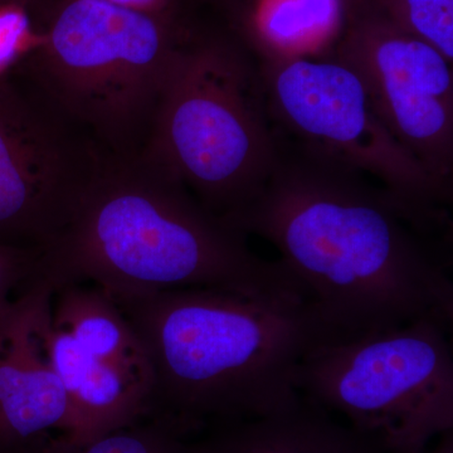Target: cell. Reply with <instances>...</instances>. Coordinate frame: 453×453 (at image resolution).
Returning a JSON list of instances; mask_svg holds the SVG:
<instances>
[{
  "label": "cell",
  "mask_w": 453,
  "mask_h": 453,
  "mask_svg": "<svg viewBox=\"0 0 453 453\" xmlns=\"http://www.w3.org/2000/svg\"><path fill=\"white\" fill-rule=\"evenodd\" d=\"M41 250L0 244V308L35 277Z\"/></svg>",
  "instance_id": "17"
},
{
  "label": "cell",
  "mask_w": 453,
  "mask_h": 453,
  "mask_svg": "<svg viewBox=\"0 0 453 453\" xmlns=\"http://www.w3.org/2000/svg\"><path fill=\"white\" fill-rule=\"evenodd\" d=\"M332 55L359 74L392 135L452 195V62L365 8L351 12Z\"/></svg>",
  "instance_id": "9"
},
{
  "label": "cell",
  "mask_w": 453,
  "mask_h": 453,
  "mask_svg": "<svg viewBox=\"0 0 453 453\" xmlns=\"http://www.w3.org/2000/svg\"><path fill=\"white\" fill-rule=\"evenodd\" d=\"M277 138L270 178L223 222L275 247L308 295L323 342L419 320L451 329L453 282L428 229L368 175Z\"/></svg>",
  "instance_id": "1"
},
{
  "label": "cell",
  "mask_w": 453,
  "mask_h": 453,
  "mask_svg": "<svg viewBox=\"0 0 453 453\" xmlns=\"http://www.w3.org/2000/svg\"><path fill=\"white\" fill-rule=\"evenodd\" d=\"M259 65L277 134L378 180L428 228L449 223L452 195L392 135L353 68L333 55Z\"/></svg>",
  "instance_id": "7"
},
{
  "label": "cell",
  "mask_w": 453,
  "mask_h": 453,
  "mask_svg": "<svg viewBox=\"0 0 453 453\" xmlns=\"http://www.w3.org/2000/svg\"><path fill=\"white\" fill-rule=\"evenodd\" d=\"M115 301L150 365L148 413L179 434L267 418L303 401L297 372L323 342L308 297L180 288Z\"/></svg>",
  "instance_id": "3"
},
{
  "label": "cell",
  "mask_w": 453,
  "mask_h": 453,
  "mask_svg": "<svg viewBox=\"0 0 453 453\" xmlns=\"http://www.w3.org/2000/svg\"><path fill=\"white\" fill-rule=\"evenodd\" d=\"M217 441L231 453H383L369 438L303 398L288 412L237 423Z\"/></svg>",
  "instance_id": "14"
},
{
  "label": "cell",
  "mask_w": 453,
  "mask_h": 453,
  "mask_svg": "<svg viewBox=\"0 0 453 453\" xmlns=\"http://www.w3.org/2000/svg\"><path fill=\"white\" fill-rule=\"evenodd\" d=\"M181 43L168 14L111 0H65L14 79L101 153L138 157Z\"/></svg>",
  "instance_id": "4"
},
{
  "label": "cell",
  "mask_w": 453,
  "mask_h": 453,
  "mask_svg": "<svg viewBox=\"0 0 453 453\" xmlns=\"http://www.w3.org/2000/svg\"><path fill=\"white\" fill-rule=\"evenodd\" d=\"M350 16L348 0H259L253 17L259 61L332 55Z\"/></svg>",
  "instance_id": "13"
},
{
  "label": "cell",
  "mask_w": 453,
  "mask_h": 453,
  "mask_svg": "<svg viewBox=\"0 0 453 453\" xmlns=\"http://www.w3.org/2000/svg\"><path fill=\"white\" fill-rule=\"evenodd\" d=\"M142 155L219 219L251 201L279 157L259 61L231 42H183Z\"/></svg>",
  "instance_id": "5"
},
{
  "label": "cell",
  "mask_w": 453,
  "mask_h": 453,
  "mask_svg": "<svg viewBox=\"0 0 453 453\" xmlns=\"http://www.w3.org/2000/svg\"><path fill=\"white\" fill-rule=\"evenodd\" d=\"M359 8L380 14L453 62V0H365Z\"/></svg>",
  "instance_id": "15"
},
{
  "label": "cell",
  "mask_w": 453,
  "mask_h": 453,
  "mask_svg": "<svg viewBox=\"0 0 453 453\" xmlns=\"http://www.w3.org/2000/svg\"><path fill=\"white\" fill-rule=\"evenodd\" d=\"M429 453H453V431L442 434L438 445Z\"/></svg>",
  "instance_id": "20"
},
{
  "label": "cell",
  "mask_w": 453,
  "mask_h": 453,
  "mask_svg": "<svg viewBox=\"0 0 453 453\" xmlns=\"http://www.w3.org/2000/svg\"><path fill=\"white\" fill-rule=\"evenodd\" d=\"M52 295L33 280L0 308V449L32 445L52 432L65 436L67 396L41 335Z\"/></svg>",
  "instance_id": "10"
},
{
  "label": "cell",
  "mask_w": 453,
  "mask_h": 453,
  "mask_svg": "<svg viewBox=\"0 0 453 453\" xmlns=\"http://www.w3.org/2000/svg\"><path fill=\"white\" fill-rule=\"evenodd\" d=\"M119 4L127 7L142 9V11L153 12V13L168 14L174 0H111Z\"/></svg>",
  "instance_id": "18"
},
{
  "label": "cell",
  "mask_w": 453,
  "mask_h": 453,
  "mask_svg": "<svg viewBox=\"0 0 453 453\" xmlns=\"http://www.w3.org/2000/svg\"><path fill=\"white\" fill-rule=\"evenodd\" d=\"M190 453H231L225 446L220 445L219 441L214 440L213 442L205 443L202 446H192Z\"/></svg>",
  "instance_id": "19"
},
{
  "label": "cell",
  "mask_w": 453,
  "mask_h": 453,
  "mask_svg": "<svg viewBox=\"0 0 453 453\" xmlns=\"http://www.w3.org/2000/svg\"><path fill=\"white\" fill-rule=\"evenodd\" d=\"M449 327L434 320L320 342L297 372L301 395L339 412L383 453H427L453 431Z\"/></svg>",
  "instance_id": "6"
},
{
  "label": "cell",
  "mask_w": 453,
  "mask_h": 453,
  "mask_svg": "<svg viewBox=\"0 0 453 453\" xmlns=\"http://www.w3.org/2000/svg\"><path fill=\"white\" fill-rule=\"evenodd\" d=\"M365 0H348L349 5H350L351 11L362 5Z\"/></svg>",
  "instance_id": "22"
},
{
  "label": "cell",
  "mask_w": 453,
  "mask_h": 453,
  "mask_svg": "<svg viewBox=\"0 0 453 453\" xmlns=\"http://www.w3.org/2000/svg\"><path fill=\"white\" fill-rule=\"evenodd\" d=\"M50 365L67 396L68 422L62 446L79 452L100 438L129 427L148 413L150 386L120 366L88 354L52 323V303L41 318Z\"/></svg>",
  "instance_id": "11"
},
{
  "label": "cell",
  "mask_w": 453,
  "mask_h": 453,
  "mask_svg": "<svg viewBox=\"0 0 453 453\" xmlns=\"http://www.w3.org/2000/svg\"><path fill=\"white\" fill-rule=\"evenodd\" d=\"M28 0H0V9L20 7V5L26 4Z\"/></svg>",
  "instance_id": "21"
},
{
  "label": "cell",
  "mask_w": 453,
  "mask_h": 453,
  "mask_svg": "<svg viewBox=\"0 0 453 453\" xmlns=\"http://www.w3.org/2000/svg\"><path fill=\"white\" fill-rule=\"evenodd\" d=\"M105 157L31 89L0 73V244L46 247Z\"/></svg>",
  "instance_id": "8"
},
{
  "label": "cell",
  "mask_w": 453,
  "mask_h": 453,
  "mask_svg": "<svg viewBox=\"0 0 453 453\" xmlns=\"http://www.w3.org/2000/svg\"><path fill=\"white\" fill-rule=\"evenodd\" d=\"M168 423L154 419L145 426L119 429L83 447L79 453H190L192 446Z\"/></svg>",
  "instance_id": "16"
},
{
  "label": "cell",
  "mask_w": 453,
  "mask_h": 453,
  "mask_svg": "<svg viewBox=\"0 0 453 453\" xmlns=\"http://www.w3.org/2000/svg\"><path fill=\"white\" fill-rule=\"evenodd\" d=\"M247 240L142 154L106 157L41 250L35 279L52 291L88 283L113 300L180 288L308 296L280 259L259 257Z\"/></svg>",
  "instance_id": "2"
},
{
  "label": "cell",
  "mask_w": 453,
  "mask_h": 453,
  "mask_svg": "<svg viewBox=\"0 0 453 453\" xmlns=\"http://www.w3.org/2000/svg\"><path fill=\"white\" fill-rule=\"evenodd\" d=\"M52 323L88 354L133 372L150 386L151 369L138 336L116 301L88 283L56 288L52 295Z\"/></svg>",
  "instance_id": "12"
}]
</instances>
